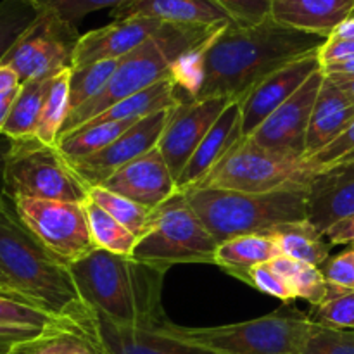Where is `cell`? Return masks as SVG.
Here are the masks:
<instances>
[{
    "label": "cell",
    "instance_id": "obj_1",
    "mask_svg": "<svg viewBox=\"0 0 354 354\" xmlns=\"http://www.w3.org/2000/svg\"><path fill=\"white\" fill-rule=\"evenodd\" d=\"M327 38L266 17L254 26L230 23L204 47V68L194 100L225 97L242 100L277 69L313 54Z\"/></svg>",
    "mask_w": 354,
    "mask_h": 354
},
{
    "label": "cell",
    "instance_id": "obj_33",
    "mask_svg": "<svg viewBox=\"0 0 354 354\" xmlns=\"http://www.w3.org/2000/svg\"><path fill=\"white\" fill-rule=\"evenodd\" d=\"M88 197L93 203L99 204L104 211H107L114 220L127 227L131 234L137 235L138 239L147 232L152 220V213H154V209H151V207L142 206V204L127 199L116 192H111L104 187H92Z\"/></svg>",
    "mask_w": 354,
    "mask_h": 354
},
{
    "label": "cell",
    "instance_id": "obj_31",
    "mask_svg": "<svg viewBox=\"0 0 354 354\" xmlns=\"http://www.w3.org/2000/svg\"><path fill=\"white\" fill-rule=\"evenodd\" d=\"M272 265L286 277L287 282L292 287L296 299L301 297V299L308 301L311 308L324 303V299L327 297L328 286L325 282L324 273H322L318 266L296 261V259L287 258L283 254L273 259Z\"/></svg>",
    "mask_w": 354,
    "mask_h": 354
},
{
    "label": "cell",
    "instance_id": "obj_26",
    "mask_svg": "<svg viewBox=\"0 0 354 354\" xmlns=\"http://www.w3.org/2000/svg\"><path fill=\"white\" fill-rule=\"evenodd\" d=\"M266 235H270L279 244L283 256L296 259V261H303L320 268L330 258L332 244L325 242V235H322L308 220L280 225Z\"/></svg>",
    "mask_w": 354,
    "mask_h": 354
},
{
    "label": "cell",
    "instance_id": "obj_18",
    "mask_svg": "<svg viewBox=\"0 0 354 354\" xmlns=\"http://www.w3.org/2000/svg\"><path fill=\"white\" fill-rule=\"evenodd\" d=\"M162 21L152 17L114 19L107 26L97 28L80 37L71 69L85 68L100 61H120L152 37Z\"/></svg>",
    "mask_w": 354,
    "mask_h": 354
},
{
    "label": "cell",
    "instance_id": "obj_45",
    "mask_svg": "<svg viewBox=\"0 0 354 354\" xmlns=\"http://www.w3.org/2000/svg\"><path fill=\"white\" fill-rule=\"evenodd\" d=\"M47 330V328H45ZM44 330L30 327H16V325L0 324V354H9L21 342L40 335Z\"/></svg>",
    "mask_w": 354,
    "mask_h": 354
},
{
    "label": "cell",
    "instance_id": "obj_13",
    "mask_svg": "<svg viewBox=\"0 0 354 354\" xmlns=\"http://www.w3.org/2000/svg\"><path fill=\"white\" fill-rule=\"evenodd\" d=\"M230 102L232 100L225 97H209L203 100L183 99L173 109L159 138L158 149L168 162L175 180Z\"/></svg>",
    "mask_w": 354,
    "mask_h": 354
},
{
    "label": "cell",
    "instance_id": "obj_14",
    "mask_svg": "<svg viewBox=\"0 0 354 354\" xmlns=\"http://www.w3.org/2000/svg\"><path fill=\"white\" fill-rule=\"evenodd\" d=\"M175 109V107H173ZM173 109L159 111L131 124L121 137L97 154L69 162L80 178L92 189L99 187L121 166L158 147L159 138L171 118Z\"/></svg>",
    "mask_w": 354,
    "mask_h": 354
},
{
    "label": "cell",
    "instance_id": "obj_10",
    "mask_svg": "<svg viewBox=\"0 0 354 354\" xmlns=\"http://www.w3.org/2000/svg\"><path fill=\"white\" fill-rule=\"evenodd\" d=\"M14 204L24 225L61 265L71 266L97 249L83 203L19 197Z\"/></svg>",
    "mask_w": 354,
    "mask_h": 354
},
{
    "label": "cell",
    "instance_id": "obj_6",
    "mask_svg": "<svg viewBox=\"0 0 354 354\" xmlns=\"http://www.w3.org/2000/svg\"><path fill=\"white\" fill-rule=\"evenodd\" d=\"M161 327L175 337L218 354H301L313 320L286 303L273 313L241 324L192 328L168 320Z\"/></svg>",
    "mask_w": 354,
    "mask_h": 354
},
{
    "label": "cell",
    "instance_id": "obj_44",
    "mask_svg": "<svg viewBox=\"0 0 354 354\" xmlns=\"http://www.w3.org/2000/svg\"><path fill=\"white\" fill-rule=\"evenodd\" d=\"M322 68L354 57V38H327L318 50Z\"/></svg>",
    "mask_w": 354,
    "mask_h": 354
},
{
    "label": "cell",
    "instance_id": "obj_38",
    "mask_svg": "<svg viewBox=\"0 0 354 354\" xmlns=\"http://www.w3.org/2000/svg\"><path fill=\"white\" fill-rule=\"evenodd\" d=\"M245 283L254 287V289H258L259 292L268 294V296H273L277 297V299L283 301V303H292V301L296 299L290 283L287 282L286 277L272 265V261L263 263V265H258L254 266V268L249 270Z\"/></svg>",
    "mask_w": 354,
    "mask_h": 354
},
{
    "label": "cell",
    "instance_id": "obj_22",
    "mask_svg": "<svg viewBox=\"0 0 354 354\" xmlns=\"http://www.w3.org/2000/svg\"><path fill=\"white\" fill-rule=\"evenodd\" d=\"M137 16L187 26L223 28L232 23L228 14L213 0H135L113 10L114 19Z\"/></svg>",
    "mask_w": 354,
    "mask_h": 354
},
{
    "label": "cell",
    "instance_id": "obj_30",
    "mask_svg": "<svg viewBox=\"0 0 354 354\" xmlns=\"http://www.w3.org/2000/svg\"><path fill=\"white\" fill-rule=\"evenodd\" d=\"M69 80H71V68L62 69L50 80L41 107L40 123L35 135L44 144H57L62 124L69 114Z\"/></svg>",
    "mask_w": 354,
    "mask_h": 354
},
{
    "label": "cell",
    "instance_id": "obj_27",
    "mask_svg": "<svg viewBox=\"0 0 354 354\" xmlns=\"http://www.w3.org/2000/svg\"><path fill=\"white\" fill-rule=\"evenodd\" d=\"M50 80L52 76L30 80V82L23 83L19 95L14 102L12 111H10L2 131L10 140L31 138L37 135L41 107H44V100L45 95H47Z\"/></svg>",
    "mask_w": 354,
    "mask_h": 354
},
{
    "label": "cell",
    "instance_id": "obj_24",
    "mask_svg": "<svg viewBox=\"0 0 354 354\" xmlns=\"http://www.w3.org/2000/svg\"><path fill=\"white\" fill-rule=\"evenodd\" d=\"M9 354H109L97 337L95 317L86 322L61 318L37 337L21 342Z\"/></svg>",
    "mask_w": 354,
    "mask_h": 354
},
{
    "label": "cell",
    "instance_id": "obj_19",
    "mask_svg": "<svg viewBox=\"0 0 354 354\" xmlns=\"http://www.w3.org/2000/svg\"><path fill=\"white\" fill-rule=\"evenodd\" d=\"M95 317L97 337L109 354H218L168 334L162 327H120Z\"/></svg>",
    "mask_w": 354,
    "mask_h": 354
},
{
    "label": "cell",
    "instance_id": "obj_42",
    "mask_svg": "<svg viewBox=\"0 0 354 354\" xmlns=\"http://www.w3.org/2000/svg\"><path fill=\"white\" fill-rule=\"evenodd\" d=\"M21 86H23V83H21L19 76L10 68L0 64V133L3 131L7 118H9L14 102L19 95Z\"/></svg>",
    "mask_w": 354,
    "mask_h": 354
},
{
    "label": "cell",
    "instance_id": "obj_15",
    "mask_svg": "<svg viewBox=\"0 0 354 354\" xmlns=\"http://www.w3.org/2000/svg\"><path fill=\"white\" fill-rule=\"evenodd\" d=\"M306 207L308 221L322 235L354 213V152L310 176Z\"/></svg>",
    "mask_w": 354,
    "mask_h": 354
},
{
    "label": "cell",
    "instance_id": "obj_11",
    "mask_svg": "<svg viewBox=\"0 0 354 354\" xmlns=\"http://www.w3.org/2000/svg\"><path fill=\"white\" fill-rule=\"evenodd\" d=\"M80 37L75 24L44 6L40 17L14 44L0 64L12 69L21 83L48 78L71 68Z\"/></svg>",
    "mask_w": 354,
    "mask_h": 354
},
{
    "label": "cell",
    "instance_id": "obj_36",
    "mask_svg": "<svg viewBox=\"0 0 354 354\" xmlns=\"http://www.w3.org/2000/svg\"><path fill=\"white\" fill-rule=\"evenodd\" d=\"M301 354H354V330L325 327L313 322Z\"/></svg>",
    "mask_w": 354,
    "mask_h": 354
},
{
    "label": "cell",
    "instance_id": "obj_16",
    "mask_svg": "<svg viewBox=\"0 0 354 354\" xmlns=\"http://www.w3.org/2000/svg\"><path fill=\"white\" fill-rule=\"evenodd\" d=\"M322 69L318 52L292 61L290 64L277 69L254 86L241 102L242 133L251 137L263 121L275 113L286 100H289L311 76Z\"/></svg>",
    "mask_w": 354,
    "mask_h": 354
},
{
    "label": "cell",
    "instance_id": "obj_29",
    "mask_svg": "<svg viewBox=\"0 0 354 354\" xmlns=\"http://www.w3.org/2000/svg\"><path fill=\"white\" fill-rule=\"evenodd\" d=\"M83 206L86 211L90 235H92V241L97 249H104V251L123 256L133 254V249L138 242L137 235H133L120 221L114 220L107 211H104L90 197L83 203Z\"/></svg>",
    "mask_w": 354,
    "mask_h": 354
},
{
    "label": "cell",
    "instance_id": "obj_40",
    "mask_svg": "<svg viewBox=\"0 0 354 354\" xmlns=\"http://www.w3.org/2000/svg\"><path fill=\"white\" fill-rule=\"evenodd\" d=\"M239 26H254L272 16L273 0H213Z\"/></svg>",
    "mask_w": 354,
    "mask_h": 354
},
{
    "label": "cell",
    "instance_id": "obj_32",
    "mask_svg": "<svg viewBox=\"0 0 354 354\" xmlns=\"http://www.w3.org/2000/svg\"><path fill=\"white\" fill-rule=\"evenodd\" d=\"M41 12L40 0H0V61Z\"/></svg>",
    "mask_w": 354,
    "mask_h": 354
},
{
    "label": "cell",
    "instance_id": "obj_39",
    "mask_svg": "<svg viewBox=\"0 0 354 354\" xmlns=\"http://www.w3.org/2000/svg\"><path fill=\"white\" fill-rule=\"evenodd\" d=\"M47 9L57 14L68 23L75 24L88 16L90 12L102 9H118V7L128 6L135 0H40Z\"/></svg>",
    "mask_w": 354,
    "mask_h": 354
},
{
    "label": "cell",
    "instance_id": "obj_2",
    "mask_svg": "<svg viewBox=\"0 0 354 354\" xmlns=\"http://www.w3.org/2000/svg\"><path fill=\"white\" fill-rule=\"evenodd\" d=\"M83 303L120 327H161L162 283L168 270L133 256L93 249L68 266Z\"/></svg>",
    "mask_w": 354,
    "mask_h": 354
},
{
    "label": "cell",
    "instance_id": "obj_8",
    "mask_svg": "<svg viewBox=\"0 0 354 354\" xmlns=\"http://www.w3.org/2000/svg\"><path fill=\"white\" fill-rule=\"evenodd\" d=\"M88 192L90 187L71 168L57 145L44 144L37 137L12 140L3 175L7 197L85 203Z\"/></svg>",
    "mask_w": 354,
    "mask_h": 354
},
{
    "label": "cell",
    "instance_id": "obj_25",
    "mask_svg": "<svg viewBox=\"0 0 354 354\" xmlns=\"http://www.w3.org/2000/svg\"><path fill=\"white\" fill-rule=\"evenodd\" d=\"M282 256L279 244L266 234H249L228 239L216 249L214 265L245 282L249 270Z\"/></svg>",
    "mask_w": 354,
    "mask_h": 354
},
{
    "label": "cell",
    "instance_id": "obj_34",
    "mask_svg": "<svg viewBox=\"0 0 354 354\" xmlns=\"http://www.w3.org/2000/svg\"><path fill=\"white\" fill-rule=\"evenodd\" d=\"M118 61H100L80 69H71L69 80V113L78 109L92 97H95L106 86L113 73L116 71Z\"/></svg>",
    "mask_w": 354,
    "mask_h": 354
},
{
    "label": "cell",
    "instance_id": "obj_28",
    "mask_svg": "<svg viewBox=\"0 0 354 354\" xmlns=\"http://www.w3.org/2000/svg\"><path fill=\"white\" fill-rule=\"evenodd\" d=\"M135 123L137 121H107V123L88 124L68 135H62L55 145L69 162L78 161L106 149Z\"/></svg>",
    "mask_w": 354,
    "mask_h": 354
},
{
    "label": "cell",
    "instance_id": "obj_35",
    "mask_svg": "<svg viewBox=\"0 0 354 354\" xmlns=\"http://www.w3.org/2000/svg\"><path fill=\"white\" fill-rule=\"evenodd\" d=\"M310 318L325 327L354 330V290H341L328 286L324 303L313 306Z\"/></svg>",
    "mask_w": 354,
    "mask_h": 354
},
{
    "label": "cell",
    "instance_id": "obj_21",
    "mask_svg": "<svg viewBox=\"0 0 354 354\" xmlns=\"http://www.w3.org/2000/svg\"><path fill=\"white\" fill-rule=\"evenodd\" d=\"M353 121L354 104L346 95L344 90L330 76L325 75L310 118L306 154H304L306 161L328 147L335 138L341 137L351 127Z\"/></svg>",
    "mask_w": 354,
    "mask_h": 354
},
{
    "label": "cell",
    "instance_id": "obj_51",
    "mask_svg": "<svg viewBox=\"0 0 354 354\" xmlns=\"http://www.w3.org/2000/svg\"><path fill=\"white\" fill-rule=\"evenodd\" d=\"M0 280H6V279H3V277H2V273H0ZM6 282H7V280H6ZM7 283H9V282H7Z\"/></svg>",
    "mask_w": 354,
    "mask_h": 354
},
{
    "label": "cell",
    "instance_id": "obj_37",
    "mask_svg": "<svg viewBox=\"0 0 354 354\" xmlns=\"http://www.w3.org/2000/svg\"><path fill=\"white\" fill-rule=\"evenodd\" d=\"M59 320H61L59 317H54L33 304L19 303V301L0 296V324L45 330L57 324Z\"/></svg>",
    "mask_w": 354,
    "mask_h": 354
},
{
    "label": "cell",
    "instance_id": "obj_20",
    "mask_svg": "<svg viewBox=\"0 0 354 354\" xmlns=\"http://www.w3.org/2000/svg\"><path fill=\"white\" fill-rule=\"evenodd\" d=\"M244 137L242 133V111L239 100H232L211 127L206 137L196 149L190 161L176 178L178 192H187L199 185L207 173L227 156V152Z\"/></svg>",
    "mask_w": 354,
    "mask_h": 354
},
{
    "label": "cell",
    "instance_id": "obj_23",
    "mask_svg": "<svg viewBox=\"0 0 354 354\" xmlns=\"http://www.w3.org/2000/svg\"><path fill=\"white\" fill-rule=\"evenodd\" d=\"M354 16V0H273L272 17L286 26L328 38Z\"/></svg>",
    "mask_w": 354,
    "mask_h": 354
},
{
    "label": "cell",
    "instance_id": "obj_46",
    "mask_svg": "<svg viewBox=\"0 0 354 354\" xmlns=\"http://www.w3.org/2000/svg\"><path fill=\"white\" fill-rule=\"evenodd\" d=\"M325 237L334 245H354V213L332 225Z\"/></svg>",
    "mask_w": 354,
    "mask_h": 354
},
{
    "label": "cell",
    "instance_id": "obj_5",
    "mask_svg": "<svg viewBox=\"0 0 354 354\" xmlns=\"http://www.w3.org/2000/svg\"><path fill=\"white\" fill-rule=\"evenodd\" d=\"M308 182L265 194L190 189L185 197L218 244L239 235L268 234L280 225L308 220Z\"/></svg>",
    "mask_w": 354,
    "mask_h": 354
},
{
    "label": "cell",
    "instance_id": "obj_7",
    "mask_svg": "<svg viewBox=\"0 0 354 354\" xmlns=\"http://www.w3.org/2000/svg\"><path fill=\"white\" fill-rule=\"evenodd\" d=\"M218 245L185 194L176 192L156 207L151 225L131 256L166 270L173 265H214Z\"/></svg>",
    "mask_w": 354,
    "mask_h": 354
},
{
    "label": "cell",
    "instance_id": "obj_43",
    "mask_svg": "<svg viewBox=\"0 0 354 354\" xmlns=\"http://www.w3.org/2000/svg\"><path fill=\"white\" fill-rule=\"evenodd\" d=\"M351 152H354V121L351 123V127H349L341 137L335 138L328 147H325L324 151L318 152L317 156H313V158L308 159V161L313 165L315 169H318L339 161V159L351 154Z\"/></svg>",
    "mask_w": 354,
    "mask_h": 354
},
{
    "label": "cell",
    "instance_id": "obj_47",
    "mask_svg": "<svg viewBox=\"0 0 354 354\" xmlns=\"http://www.w3.org/2000/svg\"><path fill=\"white\" fill-rule=\"evenodd\" d=\"M325 75H339V76H354V57L346 59V61L334 62L322 68Z\"/></svg>",
    "mask_w": 354,
    "mask_h": 354
},
{
    "label": "cell",
    "instance_id": "obj_49",
    "mask_svg": "<svg viewBox=\"0 0 354 354\" xmlns=\"http://www.w3.org/2000/svg\"><path fill=\"white\" fill-rule=\"evenodd\" d=\"M341 86L346 92V95L349 97V100L354 104V76H339V75H327Z\"/></svg>",
    "mask_w": 354,
    "mask_h": 354
},
{
    "label": "cell",
    "instance_id": "obj_48",
    "mask_svg": "<svg viewBox=\"0 0 354 354\" xmlns=\"http://www.w3.org/2000/svg\"><path fill=\"white\" fill-rule=\"evenodd\" d=\"M10 145H12V140L7 135L0 133V196L3 194V175H6V161L7 156H9Z\"/></svg>",
    "mask_w": 354,
    "mask_h": 354
},
{
    "label": "cell",
    "instance_id": "obj_3",
    "mask_svg": "<svg viewBox=\"0 0 354 354\" xmlns=\"http://www.w3.org/2000/svg\"><path fill=\"white\" fill-rule=\"evenodd\" d=\"M0 273L17 294L54 317L76 322L93 318L68 266L52 258L6 194L0 196Z\"/></svg>",
    "mask_w": 354,
    "mask_h": 354
},
{
    "label": "cell",
    "instance_id": "obj_17",
    "mask_svg": "<svg viewBox=\"0 0 354 354\" xmlns=\"http://www.w3.org/2000/svg\"><path fill=\"white\" fill-rule=\"evenodd\" d=\"M99 187L151 209L159 207L178 192L175 176L158 147L121 166Z\"/></svg>",
    "mask_w": 354,
    "mask_h": 354
},
{
    "label": "cell",
    "instance_id": "obj_50",
    "mask_svg": "<svg viewBox=\"0 0 354 354\" xmlns=\"http://www.w3.org/2000/svg\"><path fill=\"white\" fill-rule=\"evenodd\" d=\"M0 296L3 297H9V299H14V301H19V303H26V304H31L30 301L24 299L21 294H17L16 290L12 289V287L9 286V283L6 282V280H0Z\"/></svg>",
    "mask_w": 354,
    "mask_h": 354
},
{
    "label": "cell",
    "instance_id": "obj_4",
    "mask_svg": "<svg viewBox=\"0 0 354 354\" xmlns=\"http://www.w3.org/2000/svg\"><path fill=\"white\" fill-rule=\"evenodd\" d=\"M220 30L221 28L187 26V24L171 23L162 24L140 47L118 61L116 71L95 97L68 114L59 138L78 130L80 127L102 114L120 100L142 92L162 80L171 78V69L175 62L185 52L211 40Z\"/></svg>",
    "mask_w": 354,
    "mask_h": 354
},
{
    "label": "cell",
    "instance_id": "obj_12",
    "mask_svg": "<svg viewBox=\"0 0 354 354\" xmlns=\"http://www.w3.org/2000/svg\"><path fill=\"white\" fill-rule=\"evenodd\" d=\"M324 71H317L289 100L270 114L251 135L259 145L296 159H306V135L310 118L324 83Z\"/></svg>",
    "mask_w": 354,
    "mask_h": 354
},
{
    "label": "cell",
    "instance_id": "obj_9",
    "mask_svg": "<svg viewBox=\"0 0 354 354\" xmlns=\"http://www.w3.org/2000/svg\"><path fill=\"white\" fill-rule=\"evenodd\" d=\"M315 171L317 169L306 159L277 154L252 137H242L194 189L265 194L310 180Z\"/></svg>",
    "mask_w": 354,
    "mask_h": 354
},
{
    "label": "cell",
    "instance_id": "obj_41",
    "mask_svg": "<svg viewBox=\"0 0 354 354\" xmlns=\"http://www.w3.org/2000/svg\"><path fill=\"white\" fill-rule=\"evenodd\" d=\"M320 270L327 286L341 290H354V248L328 258Z\"/></svg>",
    "mask_w": 354,
    "mask_h": 354
}]
</instances>
